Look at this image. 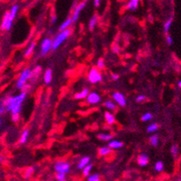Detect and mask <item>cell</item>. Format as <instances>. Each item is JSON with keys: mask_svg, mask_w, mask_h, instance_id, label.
<instances>
[{"mask_svg": "<svg viewBox=\"0 0 181 181\" xmlns=\"http://www.w3.org/2000/svg\"><path fill=\"white\" fill-rule=\"evenodd\" d=\"M73 23V22H72V19H71V18H68V19L65 20L63 23H61V25L60 26V32H62V31H64V30L68 29V27H70V26L71 25V23Z\"/></svg>", "mask_w": 181, "mask_h": 181, "instance_id": "17", "label": "cell"}, {"mask_svg": "<svg viewBox=\"0 0 181 181\" xmlns=\"http://www.w3.org/2000/svg\"><path fill=\"white\" fill-rule=\"evenodd\" d=\"M166 40H167V43L168 45H172L173 44V39H172V37L170 34H168L166 36Z\"/></svg>", "mask_w": 181, "mask_h": 181, "instance_id": "38", "label": "cell"}, {"mask_svg": "<svg viewBox=\"0 0 181 181\" xmlns=\"http://www.w3.org/2000/svg\"><path fill=\"white\" fill-rule=\"evenodd\" d=\"M5 110V105L4 99H0V115H2Z\"/></svg>", "mask_w": 181, "mask_h": 181, "instance_id": "36", "label": "cell"}, {"mask_svg": "<svg viewBox=\"0 0 181 181\" xmlns=\"http://www.w3.org/2000/svg\"><path fill=\"white\" fill-rule=\"evenodd\" d=\"M97 67H98V68H104V67H105V62H104L103 59H99L97 60Z\"/></svg>", "mask_w": 181, "mask_h": 181, "instance_id": "37", "label": "cell"}, {"mask_svg": "<svg viewBox=\"0 0 181 181\" xmlns=\"http://www.w3.org/2000/svg\"><path fill=\"white\" fill-rule=\"evenodd\" d=\"M28 136H29V131L28 130H24L22 135H21V138H20V143L21 144H24L27 140H28Z\"/></svg>", "mask_w": 181, "mask_h": 181, "instance_id": "20", "label": "cell"}, {"mask_svg": "<svg viewBox=\"0 0 181 181\" xmlns=\"http://www.w3.org/2000/svg\"><path fill=\"white\" fill-rule=\"evenodd\" d=\"M105 121H107V123L108 124H113L115 122V116L112 114H110L109 112H105Z\"/></svg>", "mask_w": 181, "mask_h": 181, "instance_id": "18", "label": "cell"}, {"mask_svg": "<svg viewBox=\"0 0 181 181\" xmlns=\"http://www.w3.org/2000/svg\"><path fill=\"white\" fill-rule=\"evenodd\" d=\"M100 1L101 0H94V5H95V7H98L99 5H100Z\"/></svg>", "mask_w": 181, "mask_h": 181, "instance_id": "42", "label": "cell"}, {"mask_svg": "<svg viewBox=\"0 0 181 181\" xmlns=\"http://www.w3.org/2000/svg\"><path fill=\"white\" fill-rule=\"evenodd\" d=\"M149 143H151V145L156 147L159 144V136L157 134H154L152 136H151V138H149Z\"/></svg>", "mask_w": 181, "mask_h": 181, "instance_id": "22", "label": "cell"}, {"mask_svg": "<svg viewBox=\"0 0 181 181\" xmlns=\"http://www.w3.org/2000/svg\"><path fill=\"white\" fill-rule=\"evenodd\" d=\"M8 20H9V12L8 13H5V15H4L3 21H2V23H1V29L2 30L5 29V26H7V24L8 23Z\"/></svg>", "mask_w": 181, "mask_h": 181, "instance_id": "24", "label": "cell"}, {"mask_svg": "<svg viewBox=\"0 0 181 181\" xmlns=\"http://www.w3.org/2000/svg\"><path fill=\"white\" fill-rule=\"evenodd\" d=\"M52 23H54L56 22V17H52Z\"/></svg>", "mask_w": 181, "mask_h": 181, "instance_id": "44", "label": "cell"}, {"mask_svg": "<svg viewBox=\"0 0 181 181\" xmlns=\"http://www.w3.org/2000/svg\"><path fill=\"white\" fill-rule=\"evenodd\" d=\"M70 34H71V31L68 29H66L64 31H62V32H60L55 37V39L52 42V50H57L60 46L61 43L70 35Z\"/></svg>", "mask_w": 181, "mask_h": 181, "instance_id": "2", "label": "cell"}, {"mask_svg": "<svg viewBox=\"0 0 181 181\" xmlns=\"http://www.w3.org/2000/svg\"><path fill=\"white\" fill-rule=\"evenodd\" d=\"M56 178H57L58 181H66V174L57 173V175H56Z\"/></svg>", "mask_w": 181, "mask_h": 181, "instance_id": "35", "label": "cell"}, {"mask_svg": "<svg viewBox=\"0 0 181 181\" xmlns=\"http://www.w3.org/2000/svg\"><path fill=\"white\" fill-rule=\"evenodd\" d=\"M154 168H155V170H157V171H159V172L162 171V170H163V168H164V164H163V162L160 161V160L158 161V162H156V164H155Z\"/></svg>", "mask_w": 181, "mask_h": 181, "instance_id": "28", "label": "cell"}, {"mask_svg": "<svg viewBox=\"0 0 181 181\" xmlns=\"http://www.w3.org/2000/svg\"><path fill=\"white\" fill-rule=\"evenodd\" d=\"M105 107H107V109H109V110H113V109L115 108V105L114 102H112L110 100H107V101L105 102Z\"/></svg>", "mask_w": 181, "mask_h": 181, "instance_id": "31", "label": "cell"}, {"mask_svg": "<svg viewBox=\"0 0 181 181\" xmlns=\"http://www.w3.org/2000/svg\"><path fill=\"white\" fill-rule=\"evenodd\" d=\"M32 73H33V71L31 70L30 68H26V70H23L22 71L19 78L17 80V83H16L17 88H19V89L23 88V86L26 84V81L32 78Z\"/></svg>", "mask_w": 181, "mask_h": 181, "instance_id": "3", "label": "cell"}, {"mask_svg": "<svg viewBox=\"0 0 181 181\" xmlns=\"http://www.w3.org/2000/svg\"><path fill=\"white\" fill-rule=\"evenodd\" d=\"M97 15H94L90 19V21H89V30L90 31L94 30L95 26L97 25Z\"/></svg>", "mask_w": 181, "mask_h": 181, "instance_id": "23", "label": "cell"}, {"mask_svg": "<svg viewBox=\"0 0 181 181\" xmlns=\"http://www.w3.org/2000/svg\"><path fill=\"white\" fill-rule=\"evenodd\" d=\"M158 128H159V125L157 123H152V124H149V125L148 126L147 132L148 133H154V132H156V131L158 130Z\"/></svg>", "mask_w": 181, "mask_h": 181, "instance_id": "25", "label": "cell"}, {"mask_svg": "<svg viewBox=\"0 0 181 181\" xmlns=\"http://www.w3.org/2000/svg\"><path fill=\"white\" fill-rule=\"evenodd\" d=\"M88 80L93 84L102 81V75L97 68H91V70L88 73Z\"/></svg>", "mask_w": 181, "mask_h": 181, "instance_id": "4", "label": "cell"}, {"mask_svg": "<svg viewBox=\"0 0 181 181\" xmlns=\"http://www.w3.org/2000/svg\"><path fill=\"white\" fill-rule=\"evenodd\" d=\"M172 18H170V19H168L165 23H164V25H163V28H164V31H165V33H168V31H170V26H171V24H172Z\"/></svg>", "mask_w": 181, "mask_h": 181, "instance_id": "29", "label": "cell"}, {"mask_svg": "<svg viewBox=\"0 0 181 181\" xmlns=\"http://www.w3.org/2000/svg\"><path fill=\"white\" fill-rule=\"evenodd\" d=\"M123 146V143L120 141H117V140L111 141L108 143V147H110L111 149H120Z\"/></svg>", "mask_w": 181, "mask_h": 181, "instance_id": "15", "label": "cell"}, {"mask_svg": "<svg viewBox=\"0 0 181 181\" xmlns=\"http://www.w3.org/2000/svg\"><path fill=\"white\" fill-rule=\"evenodd\" d=\"M19 118H20L19 114H14V115H12V119H13V121L15 122V123L19 121Z\"/></svg>", "mask_w": 181, "mask_h": 181, "instance_id": "40", "label": "cell"}, {"mask_svg": "<svg viewBox=\"0 0 181 181\" xmlns=\"http://www.w3.org/2000/svg\"><path fill=\"white\" fill-rule=\"evenodd\" d=\"M145 98H146V97H145V96H143V95L138 96V97H136V102H137V103H141V102H142V101H144V100H145Z\"/></svg>", "mask_w": 181, "mask_h": 181, "instance_id": "39", "label": "cell"}, {"mask_svg": "<svg viewBox=\"0 0 181 181\" xmlns=\"http://www.w3.org/2000/svg\"><path fill=\"white\" fill-rule=\"evenodd\" d=\"M0 126H1V120H0Z\"/></svg>", "mask_w": 181, "mask_h": 181, "instance_id": "47", "label": "cell"}, {"mask_svg": "<svg viewBox=\"0 0 181 181\" xmlns=\"http://www.w3.org/2000/svg\"><path fill=\"white\" fill-rule=\"evenodd\" d=\"M178 86H179V87H181V80L178 82Z\"/></svg>", "mask_w": 181, "mask_h": 181, "instance_id": "45", "label": "cell"}, {"mask_svg": "<svg viewBox=\"0 0 181 181\" xmlns=\"http://www.w3.org/2000/svg\"><path fill=\"white\" fill-rule=\"evenodd\" d=\"M97 138L100 139L101 141H110L112 140V138H113V135H111L109 133H99L97 135Z\"/></svg>", "mask_w": 181, "mask_h": 181, "instance_id": "19", "label": "cell"}, {"mask_svg": "<svg viewBox=\"0 0 181 181\" xmlns=\"http://www.w3.org/2000/svg\"><path fill=\"white\" fill-rule=\"evenodd\" d=\"M152 119V115L151 113H146L141 116V121L142 122H148Z\"/></svg>", "mask_w": 181, "mask_h": 181, "instance_id": "34", "label": "cell"}, {"mask_svg": "<svg viewBox=\"0 0 181 181\" xmlns=\"http://www.w3.org/2000/svg\"><path fill=\"white\" fill-rule=\"evenodd\" d=\"M43 79H44V82L47 85H49L52 82V70H51V68L46 70V71L44 73V76H43Z\"/></svg>", "mask_w": 181, "mask_h": 181, "instance_id": "12", "label": "cell"}, {"mask_svg": "<svg viewBox=\"0 0 181 181\" xmlns=\"http://www.w3.org/2000/svg\"><path fill=\"white\" fill-rule=\"evenodd\" d=\"M54 168L55 170L57 171V173L67 174L70 170V165L65 161H58L57 163L54 165Z\"/></svg>", "mask_w": 181, "mask_h": 181, "instance_id": "5", "label": "cell"}, {"mask_svg": "<svg viewBox=\"0 0 181 181\" xmlns=\"http://www.w3.org/2000/svg\"><path fill=\"white\" fill-rule=\"evenodd\" d=\"M18 9H19V7H18L17 5H13V7H11V10L9 12V20H8V23L7 24V26H5V29L7 31H9L12 27V23H13V21L15 19V17L17 14V11Z\"/></svg>", "mask_w": 181, "mask_h": 181, "instance_id": "6", "label": "cell"}, {"mask_svg": "<svg viewBox=\"0 0 181 181\" xmlns=\"http://www.w3.org/2000/svg\"><path fill=\"white\" fill-rule=\"evenodd\" d=\"M113 52H114L115 53H116V54H117V53H119V49H118L116 46H115V47L113 48Z\"/></svg>", "mask_w": 181, "mask_h": 181, "instance_id": "43", "label": "cell"}, {"mask_svg": "<svg viewBox=\"0 0 181 181\" xmlns=\"http://www.w3.org/2000/svg\"><path fill=\"white\" fill-rule=\"evenodd\" d=\"M170 152H171L173 157H176V156L178 155V146L177 144L172 145L171 149H170Z\"/></svg>", "mask_w": 181, "mask_h": 181, "instance_id": "33", "label": "cell"}, {"mask_svg": "<svg viewBox=\"0 0 181 181\" xmlns=\"http://www.w3.org/2000/svg\"><path fill=\"white\" fill-rule=\"evenodd\" d=\"M111 152H112V149L110 147H102L99 149V154L101 156L108 155L109 153H111Z\"/></svg>", "mask_w": 181, "mask_h": 181, "instance_id": "21", "label": "cell"}, {"mask_svg": "<svg viewBox=\"0 0 181 181\" xmlns=\"http://www.w3.org/2000/svg\"><path fill=\"white\" fill-rule=\"evenodd\" d=\"M112 78H113L114 80H117L118 78H119V75H117V74H113V75H112Z\"/></svg>", "mask_w": 181, "mask_h": 181, "instance_id": "41", "label": "cell"}, {"mask_svg": "<svg viewBox=\"0 0 181 181\" xmlns=\"http://www.w3.org/2000/svg\"><path fill=\"white\" fill-rule=\"evenodd\" d=\"M87 181H100V176L98 174H92L88 176Z\"/></svg>", "mask_w": 181, "mask_h": 181, "instance_id": "32", "label": "cell"}, {"mask_svg": "<svg viewBox=\"0 0 181 181\" xmlns=\"http://www.w3.org/2000/svg\"><path fill=\"white\" fill-rule=\"evenodd\" d=\"M113 98L114 100L118 104L120 105L121 107H124V105H126V99L124 97V96L122 94V93L119 92H115L113 94Z\"/></svg>", "mask_w": 181, "mask_h": 181, "instance_id": "10", "label": "cell"}, {"mask_svg": "<svg viewBox=\"0 0 181 181\" xmlns=\"http://www.w3.org/2000/svg\"><path fill=\"white\" fill-rule=\"evenodd\" d=\"M34 172V168L33 167H30L28 168L27 170L24 172V178H29L30 177H32V175Z\"/></svg>", "mask_w": 181, "mask_h": 181, "instance_id": "27", "label": "cell"}, {"mask_svg": "<svg viewBox=\"0 0 181 181\" xmlns=\"http://www.w3.org/2000/svg\"><path fill=\"white\" fill-rule=\"evenodd\" d=\"M2 161H3V158H2V157H0V163H1Z\"/></svg>", "mask_w": 181, "mask_h": 181, "instance_id": "46", "label": "cell"}, {"mask_svg": "<svg viewBox=\"0 0 181 181\" xmlns=\"http://www.w3.org/2000/svg\"><path fill=\"white\" fill-rule=\"evenodd\" d=\"M178 181H180V180H178Z\"/></svg>", "mask_w": 181, "mask_h": 181, "instance_id": "48", "label": "cell"}, {"mask_svg": "<svg viewBox=\"0 0 181 181\" xmlns=\"http://www.w3.org/2000/svg\"><path fill=\"white\" fill-rule=\"evenodd\" d=\"M92 164H88V165H86L84 168H83V175L85 177H88L89 176V173L92 170Z\"/></svg>", "mask_w": 181, "mask_h": 181, "instance_id": "26", "label": "cell"}, {"mask_svg": "<svg viewBox=\"0 0 181 181\" xmlns=\"http://www.w3.org/2000/svg\"><path fill=\"white\" fill-rule=\"evenodd\" d=\"M89 94V91L87 88H84L81 92L79 93H77V94H75L74 97L76 99H84V98H86L87 95Z\"/></svg>", "mask_w": 181, "mask_h": 181, "instance_id": "16", "label": "cell"}, {"mask_svg": "<svg viewBox=\"0 0 181 181\" xmlns=\"http://www.w3.org/2000/svg\"><path fill=\"white\" fill-rule=\"evenodd\" d=\"M100 100H101L100 96H99L97 93H96V92H91L86 97V101H87V103L90 104V105L97 104V103L100 102Z\"/></svg>", "mask_w": 181, "mask_h": 181, "instance_id": "9", "label": "cell"}, {"mask_svg": "<svg viewBox=\"0 0 181 181\" xmlns=\"http://www.w3.org/2000/svg\"><path fill=\"white\" fill-rule=\"evenodd\" d=\"M26 94L24 92H22L21 94L17 95L16 97H7V98H4V102L5 105V110L9 111L14 114H20L22 104L25 98Z\"/></svg>", "mask_w": 181, "mask_h": 181, "instance_id": "1", "label": "cell"}, {"mask_svg": "<svg viewBox=\"0 0 181 181\" xmlns=\"http://www.w3.org/2000/svg\"><path fill=\"white\" fill-rule=\"evenodd\" d=\"M86 1H83V2H81L80 4H78L77 5V7L75 8L74 12H73V15H72V17H71V19H72V22L75 23V22H77L78 19V17H79V15L81 13V11H82L84 9V7H86Z\"/></svg>", "mask_w": 181, "mask_h": 181, "instance_id": "8", "label": "cell"}, {"mask_svg": "<svg viewBox=\"0 0 181 181\" xmlns=\"http://www.w3.org/2000/svg\"><path fill=\"white\" fill-rule=\"evenodd\" d=\"M149 163V157L146 154H141L138 157V164L141 167H145Z\"/></svg>", "mask_w": 181, "mask_h": 181, "instance_id": "11", "label": "cell"}, {"mask_svg": "<svg viewBox=\"0 0 181 181\" xmlns=\"http://www.w3.org/2000/svg\"><path fill=\"white\" fill-rule=\"evenodd\" d=\"M89 162H90L89 157H84L79 160L78 164V168H79V170H83L86 165L89 164Z\"/></svg>", "mask_w": 181, "mask_h": 181, "instance_id": "13", "label": "cell"}, {"mask_svg": "<svg viewBox=\"0 0 181 181\" xmlns=\"http://www.w3.org/2000/svg\"><path fill=\"white\" fill-rule=\"evenodd\" d=\"M51 49H52V41L49 38H45L42 42V45H41V53L42 55H45L47 54Z\"/></svg>", "mask_w": 181, "mask_h": 181, "instance_id": "7", "label": "cell"}, {"mask_svg": "<svg viewBox=\"0 0 181 181\" xmlns=\"http://www.w3.org/2000/svg\"><path fill=\"white\" fill-rule=\"evenodd\" d=\"M139 2H140V0H130L128 5H127V9L132 10V11H135L137 8H138Z\"/></svg>", "mask_w": 181, "mask_h": 181, "instance_id": "14", "label": "cell"}, {"mask_svg": "<svg viewBox=\"0 0 181 181\" xmlns=\"http://www.w3.org/2000/svg\"><path fill=\"white\" fill-rule=\"evenodd\" d=\"M34 48H35V43H34V42L31 43V44H30V46L28 47V49L26 50L25 53H24V55H25V56H29V55H31V54L33 53V52H34Z\"/></svg>", "mask_w": 181, "mask_h": 181, "instance_id": "30", "label": "cell"}]
</instances>
